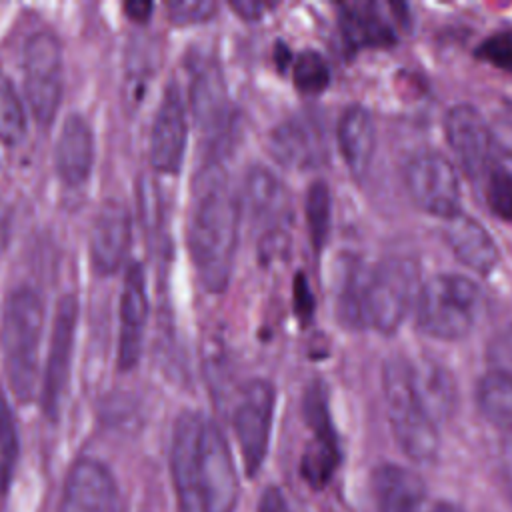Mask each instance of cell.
<instances>
[{
	"label": "cell",
	"mask_w": 512,
	"mask_h": 512,
	"mask_svg": "<svg viewBox=\"0 0 512 512\" xmlns=\"http://www.w3.org/2000/svg\"><path fill=\"white\" fill-rule=\"evenodd\" d=\"M44 328V304L30 286L14 288L2 312V350L10 390L20 402H30L38 392V350Z\"/></svg>",
	"instance_id": "3957f363"
},
{
	"label": "cell",
	"mask_w": 512,
	"mask_h": 512,
	"mask_svg": "<svg viewBox=\"0 0 512 512\" xmlns=\"http://www.w3.org/2000/svg\"><path fill=\"white\" fill-rule=\"evenodd\" d=\"M190 104L194 122L204 132L214 154L208 162H220L218 150L228 140L232 128V104L228 98L224 74L218 62L210 56L200 58L192 68Z\"/></svg>",
	"instance_id": "9c48e42d"
},
{
	"label": "cell",
	"mask_w": 512,
	"mask_h": 512,
	"mask_svg": "<svg viewBox=\"0 0 512 512\" xmlns=\"http://www.w3.org/2000/svg\"><path fill=\"white\" fill-rule=\"evenodd\" d=\"M268 148L276 162L292 170L318 168L328 160L324 122L314 112H298L270 132Z\"/></svg>",
	"instance_id": "4fadbf2b"
},
{
	"label": "cell",
	"mask_w": 512,
	"mask_h": 512,
	"mask_svg": "<svg viewBox=\"0 0 512 512\" xmlns=\"http://www.w3.org/2000/svg\"><path fill=\"white\" fill-rule=\"evenodd\" d=\"M488 362L492 370L512 378V324L502 328L488 344Z\"/></svg>",
	"instance_id": "e575fe53"
},
{
	"label": "cell",
	"mask_w": 512,
	"mask_h": 512,
	"mask_svg": "<svg viewBox=\"0 0 512 512\" xmlns=\"http://www.w3.org/2000/svg\"><path fill=\"white\" fill-rule=\"evenodd\" d=\"M132 242V216L124 202L106 200L92 222L88 250L92 268L110 276L122 266Z\"/></svg>",
	"instance_id": "ffe728a7"
},
{
	"label": "cell",
	"mask_w": 512,
	"mask_h": 512,
	"mask_svg": "<svg viewBox=\"0 0 512 512\" xmlns=\"http://www.w3.org/2000/svg\"><path fill=\"white\" fill-rule=\"evenodd\" d=\"M476 404L482 416L512 436V378L490 370L478 380Z\"/></svg>",
	"instance_id": "484cf974"
},
{
	"label": "cell",
	"mask_w": 512,
	"mask_h": 512,
	"mask_svg": "<svg viewBox=\"0 0 512 512\" xmlns=\"http://www.w3.org/2000/svg\"><path fill=\"white\" fill-rule=\"evenodd\" d=\"M340 154L354 178H364L376 150V126L368 108L352 104L344 108L336 126Z\"/></svg>",
	"instance_id": "cb8c5ba5"
},
{
	"label": "cell",
	"mask_w": 512,
	"mask_h": 512,
	"mask_svg": "<svg viewBox=\"0 0 512 512\" xmlns=\"http://www.w3.org/2000/svg\"><path fill=\"white\" fill-rule=\"evenodd\" d=\"M170 474L180 512H234L240 496L236 466L220 426L184 410L172 430Z\"/></svg>",
	"instance_id": "6da1fadb"
},
{
	"label": "cell",
	"mask_w": 512,
	"mask_h": 512,
	"mask_svg": "<svg viewBox=\"0 0 512 512\" xmlns=\"http://www.w3.org/2000/svg\"><path fill=\"white\" fill-rule=\"evenodd\" d=\"M276 406V388L270 380L256 378L248 382L234 410V434L244 462V472L256 476L266 460L272 420Z\"/></svg>",
	"instance_id": "30bf717a"
},
{
	"label": "cell",
	"mask_w": 512,
	"mask_h": 512,
	"mask_svg": "<svg viewBox=\"0 0 512 512\" xmlns=\"http://www.w3.org/2000/svg\"><path fill=\"white\" fill-rule=\"evenodd\" d=\"M402 4L350 2L340 6L338 24L344 42L350 48H384L398 40Z\"/></svg>",
	"instance_id": "ac0fdd59"
},
{
	"label": "cell",
	"mask_w": 512,
	"mask_h": 512,
	"mask_svg": "<svg viewBox=\"0 0 512 512\" xmlns=\"http://www.w3.org/2000/svg\"><path fill=\"white\" fill-rule=\"evenodd\" d=\"M24 94L34 118L48 126L62 100V44L52 30L32 32L22 50Z\"/></svg>",
	"instance_id": "52a82bcc"
},
{
	"label": "cell",
	"mask_w": 512,
	"mask_h": 512,
	"mask_svg": "<svg viewBox=\"0 0 512 512\" xmlns=\"http://www.w3.org/2000/svg\"><path fill=\"white\" fill-rule=\"evenodd\" d=\"M294 306H296V312L302 320H308L312 310H314V298H312V292L308 288V282L302 274L296 276L294 280Z\"/></svg>",
	"instance_id": "d590c367"
},
{
	"label": "cell",
	"mask_w": 512,
	"mask_h": 512,
	"mask_svg": "<svg viewBox=\"0 0 512 512\" xmlns=\"http://www.w3.org/2000/svg\"><path fill=\"white\" fill-rule=\"evenodd\" d=\"M244 198L262 242L282 238L292 218V202L284 182L264 166H252L244 178Z\"/></svg>",
	"instance_id": "e0dca14e"
},
{
	"label": "cell",
	"mask_w": 512,
	"mask_h": 512,
	"mask_svg": "<svg viewBox=\"0 0 512 512\" xmlns=\"http://www.w3.org/2000/svg\"><path fill=\"white\" fill-rule=\"evenodd\" d=\"M368 270L358 260H348L340 272L338 290H336V312L342 324L348 328H366L364 322V290Z\"/></svg>",
	"instance_id": "4316f807"
},
{
	"label": "cell",
	"mask_w": 512,
	"mask_h": 512,
	"mask_svg": "<svg viewBox=\"0 0 512 512\" xmlns=\"http://www.w3.org/2000/svg\"><path fill=\"white\" fill-rule=\"evenodd\" d=\"M292 76L296 88L306 94H318L330 84V68L316 50H304L294 58Z\"/></svg>",
	"instance_id": "1f68e13d"
},
{
	"label": "cell",
	"mask_w": 512,
	"mask_h": 512,
	"mask_svg": "<svg viewBox=\"0 0 512 512\" xmlns=\"http://www.w3.org/2000/svg\"><path fill=\"white\" fill-rule=\"evenodd\" d=\"M26 134V108L14 82L0 72V140L16 146Z\"/></svg>",
	"instance_id": "f1b7e54d"
},
{
	"label": "cell",
	"mask_w": 512,
	"mask_h": 512,
	"mask_svg": "<svg viewBox=\"0 0 512 512\" xmlns=\"http://www.w3.org/2000/svg\"><path fill=\"white\" fill-rule=\"evenodd\" d=\"M444 236L454 256L478 274H490L500 262V250L488 230L468 214H456L444 224Z\"/></svg>",
	"instance_id": "7402d4cb"
},
{
	"label": "cell",
	"mask_w": 512,
	"mask_h": 512,
	"mask_svg": "<svg viewBox=\"0 0 512 512\" xmlns=\"http://www.w3.org/2000/svg\"><path fill=\"white\" fill-rule=\"evenodd\" d=\"M258 512H292V508L278 486H268L260 496Z\"/></svg>",
	"instance_id": "8d00e7d4"
},
{
	"label": "cell",
	"mask_w": 512,
	"mask_h": 512,
	"mask_svg": "<svg viewBox=\"0 0 512 512\" xmlns=\"http://www.w3.org/2000/svg\"><path fill=\"white\" fill-rule=\"evenodd\" d=\"M480 184L490 212L502 222L512 224V168L496 162Z\"/></svg>",
	"instance_id": "f546056e"
},
{
	"label": "cell",
	"mask_w": 512,
	"mask_h": 512,
	"mask_svg": "<svg viewBox=\"0 0 512 512\" xmlns=\"http://www.w3.org/2000/svg\"><path fill=\"white\" fill-rule=\"evenodd\" d=\"M78 314H80V306H78L76 294H64L58 300V306L54 312L50 344H48L42 386H40V402L48 418L58 416L64 392L68 388Z\"/></svg>",
	"instance_id": "8fae6325"
},
{
	"label": "cell",
	"mask_w": 512,
	"mask_h": 512,
	"mask_svg": "<svg viewBox=\"0 0 512 512\" xmlns=\"http://www.w3.org/2000/svg\"><path fill=\"white\" fill-rule=\"evenodd\" d=\"M230 6L246 20H256L260 18L268 8L270 4H264V2H254V0H242V2H230Z\"/></svg>",
	"instance_id": "74e56055"
},
{
	"label": "cell",
	"mask_w": 512,
	"mask_h": 512,
	"mask_svg": "<svg viewBox=\"0 0 512 512\" xmlns=\"http://www.w3.org/2000/svg\"><path fill=\"white\" fill-rule=\"evenodd\" d=\"M376 512H422L426 502L424 480L400 464H380L372 474Z\"/></svg>",
	"instance_id": "603a6c76"
},
{
	"label": "cell",
	"mask_w": 512,
	"mask_h": 512,
	"mask_svg": "<svg viewBox=\"0 0 512 512\" xmlns=\"http://www.w3.org/2000/svg\"><path fill=\"white\" fill-rule=\"evenodd\" d=\"M446 140L472 182H482L496 164L494 136L484 116L470 104H456L444 114Z\"/></svg>",
	"instance_id": "7c38bea8"
},
{
	"label": "cell",
	"mask_w": 512,
	"mask_h": 512,
	"mask_svg": "<svg viewBox=\"0 0 512 512\" xmlns=\"http://www.w3.org/2000/svg\"><path fill=\"white\" fill-rule=\"evenodd\" d=\"M188 140V122H186V104L182 90L176 80H170L160 96L152 128L148 156L150 164L158 172L176 174L182 166Z\"/></svg>",
	"instance_id": "9a60e30c"
},
{
	"label": "cell",
	"mask_w": 512,
	"mask_h": 512,
	"mask_svg": "<svg viewBox=\"0 0 512 512\" xmlns=\"http://www.w3.org/2000/svg\"><path fill=\"white\" fill-rule=\"evenodd\" d=\"M92 164H94L92 126L80 112H72L64 118L56 138V148H54L56 172L64 184L82 186L90 178Z\"/></svg>",
	"instance_id": "44dd1931"
},
{
	"label": "cell",
	"mask_w": 512,
	"mask_h": 512,
	"mask_svg": "<svg viewBox=\"0 0 512 512\" xmlns=\"http://www.w3.org/2000/svg\"><path fill=\"white\" fill-rule=\"evenodd\" d=\"M304 416L312 430V440L302 454L300 474L308 486L320 490L330 482L340 464V446L322 386L308 388L304 396Z\"/></svg>",
	"instance_id": "5bb4252c"
},
{
	"label": "cell",
	"mask_w": 512,
	"mask_h": 512,
	"mask_svg": "<svg viewBox=\"0 0 512 512\" xmlns=\"http://www.w3.org/2000/svg\"><path fill=\"white\" fill-rule=\"evenodd\" d=\"M118 318V368L132 370L142 354L144 330L148 320L146 274L140 262H132L126 268L120 292Z\"/></svg>",
	"instance_id": "d6986e66"
},
{
	"label": "cell",
	"mask_w": 512,
	"mask_h": 512,
	"mask_svg": "<svg viewBox=\"0 0 512 512\" xmlns=\"http://www.w3.org/2000/svg\"><path fill=\"white\" fill-rule=\"evenodd\" d=\"M412 382L424 410L436 424L452 416L456 408V382L448 368L430 358L412 362Z\"/></svg>",
	"instance_id": "d4e9b609"
},
{
	"label": "cell",
	"mask_w": 512,
	"mask_h": 512,
	"mask_svg": "<svg viewBox=\"0 0 512 512\" xmlns=\"http://www.w3.org/2000/svg\"><path fill=\"white\" fill-rule=\"evenodd\" d=\"M152 8H154L152 2H136V0H132V2H126V4H124V12H126L132 20H138V22L148 20Z\"/></svg>",
	"instance_id": "f35d334b"
},
{
	"label": "cell",
	"mask_w": 512,
	"mask_h": 512,
	"mask_svg": "<svg viewBox=\"0 0 512 512\" xmlns=\"http://www.w3.org/2000/svg\"><path fill=\"white\" fill-rule=\"evenodd\" d=\"M420 292V266L412 256H388L368 270L364 322L380 334H394Z\"/></svg>",
	"instance_id": "8992f818"
},
{
	"label": "cell",
	"mask_w": 512,
	"mask_h": 512,
	"mask_svg": "<svg viewBox=\"0 0 512 512\" xmlns=\"http://www.w3.org/2000/svg\"><path fill=\"white\" fill-rule=\"evenodd\" d=\"M404 184L414 204L442 220L460 214V180L454 164L436 150H422L404 164Z\"/></svg>",
	"instance_id": "ba28073f"
},
{
	"label": "cell",
	"mask_w": 512,
	"mask_h": 512,
	"mask_svg": "<svg viewBox=\"0 0 512 512\" xmlns=\"http://www.w3.org/2000/svg\"><path fill=\"white\" fill-rule=\"evenodd\" d=\"M476 56L512 74V30L494 32L484 38L476 48Z\"/></svg>",
	"instance_id": "d6a6232c"
},
{
	"label": "cell",
	"mask_w": 512,
	"mask_h": 512,
	"mask_svg": "<svg viewBox=\"0 0 512 512\" xmlns=\"http://www.w3.org/2000/svg\"><path fill=\"white\" fill-rule=\"evenodd\" d=\"M304 212H306V224L310 242L316 252H320L328 240L330 234V218H332V198L330 188L324 180H314L308 186L306 200H304Z\"/></svg>",
	"instance_id": "83f0119b"
},
{
	"label": "cell",
	"mask_w": 512,
	"mask_h": 512,
	"mask_svg": "<svg viewBox=\"0 0 512 512\" xmlns=\"http://www.w3.org/2000/svg\"><path fill=\"white\" fill-rule=\"evenodd\" d=\"M502 476L512 494V440L506 444V448L502 452Z\"/></svg>",
	"instance_id": "ab89813d"
},
{
	"label": "cell",
	"mask_w": 512,
	"mask_h": 512,
	"mask_svg": "<svg viewBox=\"0 0 512 512\" xmlns=\"http://www.w3.org/2000/svg\"><path fill=\"white\" fill-rule=\"evenodd\" d=\"M240 208L220 162H208L198 174L192 196L188 248L198 278L210 292H222L230 282L238 248Z\"/></svg>",
	"instance_id": "7a4b0ae2"
},
{
	"label": "cell",
	"mask_w": 512,
	"mask_h": 512,
	"mask_svg": "<svg viewBox=\"0 0 512 512\" xmlns=\"http://www.w3.org/2000/svg\"><path fill=\"white\" fill-rule=\"evenodd\" d=\"M166 10L176 24H198L210 20L218 10V4L212 0H176L168 2Z\"/></svg>",
	"instance_id": "836d02e7"
},
{
	"label": "cell",
	"mask_w": 512,
	"mask_h": 512,
	"mask_svg": "<svg viewBox=\"0 0 512 512\" xmlns=\"http://www.w3.org/2000/svg\"><path fill=\"white\" fill-rule=\"evenodd\" d=\"M18 460V432L12 410L0 392V494L10 488Z\"/></svg>",
	"instance_id": "4dcf8cb0"
},
{
	"label": "cell",
	"mask_w": 512,
	"mask_h": 512,
	"mask_svg": "<svg viewBox=\"0 0 512 512\" xmlns=\"http://www.w3.org/2000/svg\"><path fill=\"white\" fill-rule=\"evenodd\" d=\"M382 394L392 434L404 456L416 464H432L440 452L438 424L416 394L408 358L392 356L384 362Z\"/></svg>",
	"instance_id": "277c9868"
},
{
	"label": "cell",
	"mask_w": 512,
	"mask_h": 512,
	"mask_svg": "<svg viewBox=\"0 0 512 512\" xmlns=\"http://www.w3.org/2000/svg\"><path fill=\"white\" fill-rule=\"evenodd\" d=\"M480 288L462 274H436L420 286L414 318L416 326L438 340L464 338L480 312Z\"/></svg>",
	"instance_id": "5b68a950"
},
{
	"label": "cell",
	"mask_w": 512,
	"mask_h": 512,
	"mask_svg": "<svg viewBox=\"0 0 512 512\" xmlns=\"http://www.w3.org/2000/svg\"><path fill=\"white\" fill-rule=\"evenodd\" d=\"M60 512H124L116 478L96 458H78L66 476Z\"/></svg>",
	"instance_id": "2e32d148"
},
{
	"label": "cell",
	"mask_w": 512,
	"mask_h": 512,
	"mask_svg": "<svg viewBox=\"0 0 512 512\" xmlns=\"http://www.w3.org/2000/svg\"><path fill=\"white\" fill-rule=\"evenodd\" d=\"M430 512H462V510L452 502H438Z\"/></svg>",
	"instance_id": "60d3db41"
}]
</instances>
